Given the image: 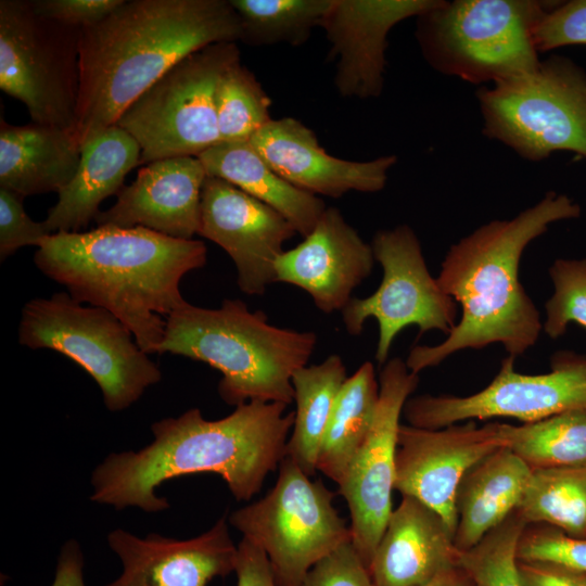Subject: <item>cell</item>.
Instances as JSON below:
<instances>
[{
  "label": "cell",
  "instance_id": "7a4b0ae2",
  "mask_svg": "<svg viewBox=\"0 0 586 586\" xmlns=\"http://www.w3.org/2000/svg\"><path fill=\"white\" fill-rule=\"evenodd\" d=\"M229 0H124L81 29L75 132L80 143L122 113L187 55L240 41Z\"/></svg>",
  "mask_w": 586,
  "mask_h": 586
},
{
  "label": "cell",
  "instance_id": "7402d4cb",
  "mask_svg": "<svg viewBox=\"0 0 586 586\" xmlns=\"http://www.w3.org/2000/svg\"><path fill=\"white\" fill-rule=\"evenodd\" d=\"M460 553L444 520L418 499L403 496L369 571L374 586H423L459 568Z\"/></svg>",
  "mask_w": 586,
  "mask_h": 586
},
{
  "label": "cell",
  "instance_id": "e575fe53",
  "mask_svg": "<svg viewBox=\"0 0 586 586\" xmlns=\"http://www.w3.org/2000/svg\"><path fill=\"white\" fill-rule=\"evenodd\" d=\"M518 560L547 563L586 574V538L543 524L526 526L518 545Z\"/></svg>",
  "mask_w": 586,
  "mask_h": 586
},
{
  "label": "cell",
  "instance_id": "8992f818",
  "mask_svg": "<svg viewBox=\"0 0 586 586\" xmlns=\"http://www.w3.org/2000/svg\"><path fill=\"white\" fill-rule=\"evenodd\" d=\"M557 2L436 0L416 17L415 36L436 72L470 84H497L540 62L534 29Z\"/></svg>",
  "mask_w": 586,
  "mask_h": 586
},
{
  "label": "cell",
  "instance_id": "603a6c76",
  "mask_svg": "<svg viewBox=\"0 0 586 586\" xmlns=\"http://www.w3.org/2000/svg\"><path fill=\"white\" fill-rule=\"evenodd\" d=\"M139 143L117 125L99 130L81 144L73 179L43 220L48 231L78 232L95 219L100 204L124 188L126 175L140 165Z\"/></svg>",
  "mask_w": 586,
  "mask_h": 586
},
{
  "label": "cell",
  "instance_id": "9c48e42d",
  "mask_svg": "<svg viewBox=\"0 0 586 586\" xmlns=\"http://www.w3.org/2000/svg\"><path fill=\"white\" fill-rule=\"evenodd\" d=\"M239 60L237 42L206 46L179 61L122 113L115 125L139 143L140 165L199 156L220 143L217 86Z\"/></svg>",
  "mask_w": 586,
  "mask_h": 586
},
{
  "label": "cell",
  "instance_id": "8d00e7d4",
  "mask_svg": "<svg viewBox=\"0 0 586 586\" xmlns=\"http://www.w3.org/2000/svg\"><path fill=\"white\" fill-rule=\"evenodd\" d=\"M24 196L0 188V259L3 262L18 249L35 245L50 235L43 221L33 220L23 205Z\"/></svg>",
  "mask_w": 586,
  "mask_h": 586
},
{
  "label": "cell",
  "instance_id": "44dd1931",
  "mask_svg": "<svg viewBox=\"0 0 586 586\" xmlns=\"http://www.w3.org/2000/svg\"><path fill=\"white\" fill-rule=\"evenodd\" d=\"M207 177L198 156H175L144 165L115 204L95 217L99 226L144 227L183 240L198 234Z\"/></svg>",
  "mask_w": 586,
  "mask_h": 586
},
{
  "label": "cell",
  "instance_id": "d6a6232c",
  "mask_svg": "<svg viewBox=\"0 0 586 586\" xmlns=\"http://www.w3.org/2000/svg\"><path fill=\"white\" fill-rule=\"evenodd\" d=\"M526 526L514 511L474 547L460 553V566L473 586H522L518 545Z\"/></svg>",
  "mask_w": 586,
  "mask_h": 586
},
{
  "label": "cell",
  "instance_id": "4fadbf2b",
  "mask_svg": "<svg viewBox=\"0 0 586 586\" xmlns=\"http://www.w3.org/2000/svg\"><path fill=\"white\" fill-rule=\"evenodd\" d=\"M514 358L508 356L502 359L493 381L475 394L409 398L403 409L408 424L435 430L496 417L530 423L563 411L586 408V356L557 353L551 359V370L543 374L517 372Z\"/></svg>",
  "mask_w": 586,
  "mask_h": 586
},
{
  "label": "cell",
  "instance_id": "cb8c5ba5",
  "mask_svg": "<svg viewBox=\"0 0 586 586\" xmlns=\"http://www.w3.org/2000/svg\"><path fill=\"white\" fill-rule=\"evenodd\" d=\"M81 145L74 129L1 119L0 188L22 196L60 192L75 176Z\"/></svg>",
  "mask_w": 586,
  "mask_h": 586
},
{
  "label": "cell",
  "instance_id": "3957f363",
  "mask_svg": "<svg viewBox=\"0 0 586 586\" xmlns=\"http://www.w3.org/2000/svg\"><path fill=\"white\" fill-rule=\"evenodd\" d=\"M206 260L200 240L115 226L52 233L34 255L36 267L73 298L122 320L148 355L157 354L166 318L188 303L181 279Z\"/></svg>",
  "mask_w": 586,
  "mask_h": 586
},
{
  "label": "cell",
  "instance_id": "836d02e7",
  "mask_svg": "<svg viewBox=\"0 0 586 586\" xmlns=\"http://www.w3.org/2000/svg\"><path fill=\"white\" fill-rule=\"evenodd\" d=\"M549 275L553 293L545 304V333L558 339L565 333L570 322L586 329V258L556 259Z\"/></svg>",
  "mask_w": 586,
  "mask_h": 586
},
{
  "label": "cell",
  "instance_id": "1f68e13d",
  "mask_svg": "<svg viewBox=\"0 0 586 586\" xmlns=\"http://www.w3.org/2000/svg\"><path fill=\"white\" fill-rule=\"evenodd\" d=\"M271 99L255 75L241 63H232L221 75L216 91L220 142H244L272 118Z\"/></svg>",
  "mask_w": 586,
  "mask_h": 586
},
{
  "label": "cell",
  "instance_id": "d590c367",
  "mask_svg": "<svg viewBox=\"0 0 586 586\" xmlns=\"http://www.w3.org/2000/svg\"><path fill=\"white\" fill-rule=\"evenodd\" d=\"M534 43L538 52L569 44H586V0L556 3L537 23Z\"/></svg>",
  "mask_w": 586,
  "mask_h": 586
},
{
  "label": "cell",
  "instance_id": "4316f807",
  "mask_svg": "<svg viewBox=\"0 0 586 586\" xmlns=\"http://www.w3.org/2000/svg\"><path fill=\"white\" fill-rule=\"evenodd\" d=\"M380 386L374 366L364 362L343 383L319 448L317 470L337 485L375 419Z\"/></svg>",
  "mask_w": 586,
  "mask_h": 586
},
{
  "label": "cell",
  "instance_id": "4dcf8cb0",
  "mask_svg": "<svg viewBox=\"0 0 586 586\" xmlns=\"http://www.w3.org/2000/svg\"><path fill=\"white\" fill-rule=\"evenodd\" d=\"M241 29L240 41L260 47L304 44L320 24L332 0H229Z\"/></svg>",
  "mask_w": 586,
  "mask_h": 586
},
{
  "label": "cell",
  "instance_id": "7c38bea8",
  "mask_svg": "<svg viewBox=\"0 0 586 586\" xmlns=\"http://www.w3.org/2000/svg\"><path fill=\"white\" fill-rule=\"evenodd\" d=\"M371 246L383 268L381 284L368 297H352L342 319L351 335L360 334L368 319L377 320L374 357L384 365L405 328L418 327L419 336L431 330L447 335L456 326L457 303L429 272L420 241L408 225L378 231Z\"/></svg>",
  "mask_w": 586,
  "mask_h": 586
},
{
  "label": "cell",
  "instance_id": "2e32d148",
  "mask_svg": "<svg viewBox=\"0 0 586 586\" xmlns=\"http://www.w3.org/2000/svg\"><path fill=\"white\" fill-rule=\"evenodd\" d=\"M296 230L279 212L228 181L207 176L198 234L224 249L247 295H263L276 282L275 265Z\"/></svg>",
  "mask_w": 586,
  "mask_h": 586
},
{
  "label": "cell",
  "instance_id": "52a82bcc",
  "mask_svg": "<svg viewBox=\"0 0 586 586\" xmlns=\"http://www.w3.org/2000/svg\"><path fill=\"white\" fill-rule=\"evenodd\" d=\"M18 342L31 349H53L80 366L98 384L110 411L130 407L162 372L132 332L111 311L82 305L68 292L28 301Z\"/></svg>",
  "mask_w": 586,
  "mask_h": 586
},
{
  "label": "cell",
  "instance_id": "6da1fadb",
  "mask_svg": "<svg viewBox=\"0 0 586 586\" xmlns=\"http://www.w3.org/2000/svg\"><path fill=\"white\" fill-rule=\"evenodd\" d=\"M283 403L249 402L225 418L207 420L199 408L151 425L153 441L139 450L110 454L91 474L90 499L116 510L169 508L156 495L164 482L193 473L222 477L234 498L249 501L286 456L295 411Z\"/></svg>",
  "mask_w": 586,
  "mask_h": 586
},
{
  "label": "cell",
  "instance_id": "7bdbcfd3",
  "mask_svg": "<svg viewBox=\"0 0 586 586\" xmlns=\"http://www.w3.org/2000/svg\"><path fill=\"white\" fill-rule=\"evenodd\" d=\"M423 586H473V583L461 566H459L441 574Z\"/></svg>",
  "mask_w": 586,
  "mask_h": 586
},
{
  "label": "cell",
  "instance_id": "30bf717a",
  "mask_svg": "<svg viewBox=\"0 0 586 586\" xmlns=\"http://www.w3.org/2000/svg\"><path fill=\"white\" fill-rule=\"evenodd\" d=\"M335 495L285 456L268 494L233 511L228 522L265 551L277 586H304L319 560L352 542Z\"/></svg>",
  "mask_w": 586,
  "mask_h": 586
},
{
  "label": "cell",
  "instance_id": "d6986e66",
  "mask_svg": "<svg viewBox=\"0 0 586 586\" xmlns=\"http://www.w3.org/2000/svg\"><path fill=\"white\" fill-rule=\"evenodd\" d=\"M366 243L335 207H327L311 232L276 262V282L306 291L324 314L343 310L374 266Z\"/></svg>",
  "mask_w": 586,
  "mask_h": 586
},
{
  "label": "cell",
  "instance_id": "d4e9b609",
  "mask_svg": "<svg viewBox=\"0 0 586 586\" xmlns=\"http://www.w3.org/2000/svg\"><path fill=\"white\" fill-rule=\"evenodd\" d=\"M532 471L520 457L502 447L464 474L456 494L455 546L460 552L474 547L517 510Z\"/></svg>",
  "mask_w": 586,
  "mask_h": 586
},
{
  "label": "cell",
  "instance_id": "277c9868",
  "mask_svg": "<svg viewBox=\"0 0 586 586\" xmlns=\"http://www.w3.org/2000/svg\"><path fill=\"white\" fill-rule=\"evenodd\" d=\"M579 215L571 198L548 192L515 217L484 224L453 244L436 279L460 305L461 318L440 344L413 346L408 369L419 374L459 351L495 343L513 357L534 346L543 323L519 280L522 254L551 224Z\"/></svg>",
  "mask_w": 586,
  "mask_h": 586
},
{
  "label": "cell",
  "instance_id": "74e56055",
  "mask_svg": "<svg viewBox=\"0 0 586 586\" xmlns=\"http://www.w3.org/2000/svg\"><path fill=\"white\" fill-rule=\"evenodd\" d=\"M304 586H374L370 571L352 542L319 560L307 573Z\"/></svg>",
  "mask_w": 586,
  "mask_h": 586
},
{
  "label": "cell",
  "instance_id": "8fae6325",
  "mask_svg": "<svg viewBox=\"0 0 586 586\" xmlns=\"http://www.w3.org/2000/svg\"><path fill=\"white\" fill-rule=\"evenodd\" d=\"M80 33L37 14L28 0L0 1V88L33 123L75 130Z\"/></svg>",
  "mask_w": 586,
  "mask_h": 586
},
{
  "label": "cell",
  "instance_id": "ac0fdd59",
  "mask_svg": "<svg viewBox=\"0 0 586 586\" xmlns=\"http://www.w3.org/2000/svg\"><path fill=\"white\" fill-rule=\"evenodd\" d=\"M106 540L123 570L104 586H207L235 570L238 546L230 537L226 517L189 539L155 533L141 538L115 528Z\"/></svg>",
  "mask_w": 586,
  "mask_h": 586
},
{
  "label": "cell",
  "instance_id": "484cf974",
  "mask_svg": "<svg viewBox=\"0 0 586 586\" xmlns=\"http://www.w3.org/2000/svg\"><path fill=\"white\" fill-rule=\"evenodd\" d=\"M207 176L228 181L269 205L308 235L327 208L320 196L303 191L277 174L250 141L220 142L199 156Z\"/></svg>",
  "mask_w": 586,
  "mask_h": 586
},
{
  "label": "cell",
  "instance_id": "ffe728a7",
  "mask_svg": "<svg viewBox=\"0 0 586 586\" xmlns=\"http://www.w3.org/2000/svg\"><path fill=\"white\" fill-rule=\"evenodd\" d=\"M254 149L294 187L329 198H341L349 191H381L396 155L370 161H348L330 155L316 133L294 117L271 119L250 140Z\"/></svg>",
  "mask_w": 586,
  "mask_h": 586
},
{
  "label": "cell",
  "instance_id": "5b68a950",
  "mask_svg": "<svg viewBox=\"0 0 586 586\" xmlns=\"http://www.w3.org/2000/svg\"><path fill=\"white\" fill-rule=\"evenodd\" d=\"M316 343L315 332L272 326L264 311L227 298L218 308L187 303L174 310L157 354L183 356L218 370V393L228 405H290L292 375L307 365Z\"/></svg>",
  "mask_w": 586,
  "mask_h": 586
},
{
  "label": "cell",
  "instance_id": "83f0119b",
  "mask_svg": "<svg viewBox=\"0 0 586 586\" xmlns=\"http://www.w3.org/2000/svg\"><path fill=\"white\" fill-rule=\"evenodd\" d=\"M347 379L342 358L332 354L318 365L304 366L292 375L296 410L286 457L308 476L317 471L319 448L336 396Z\"/></svg>",
  "mask_w": 586,
  "mask_h": 586
},
{
  "label": "cell",
  "instance_id": "9a60e30c",
  "mask_svg": "<svg viewBox=\"0 0 586 586\" xmlns=\"http://www.w3.org/2000/svg\"><path fill=\"white\" fill-rule=\"evenodd\" d=\"M499 424L469 420L435 430L400 424L394 489L434 510L455 535L458 486L473 466L506 447Z\"/></svg>",
  "mask_w": 586,
  "mask_h": 586
},
{
  "label": "cell",
  "instance_id": "60d3db41",
  "mask_svg": "<svg viewBox=\"0 0 586 586\" xmlns=\"http://www.w3.org/2000/svg\"><path fill=\"white\" fill-rule=\"evenodd\" d=\"M522 586H586V574L547 563L519 561Z\"/></svg>",
  "mask_w": 586,
  "mask_h": 586
},
{
  "label": "cell",
  "instance_id": "ab89813d",
  "mask_svg": "<svg viewBox=\"0 0 586 586\" xmlns=\"http://www.w3.org/2000/svg\"><path fill=\"white\" fill-rule=\"evenodd\" d=\"M237 586H277L265 551L249 538L238 545Z\"/></svg>",
  "mask_w": 586,
  "mask_h": 586
},
{
  "label": "cell",
  "instance_id": "ba28073f",
  "mask_svg": "<svg viewBox=\"0 0 586 586\" xmlns=\"http://www.w3.org/2000/svg\"><path fill=\"white\" fill-rule=\"evenodd\" d=\"M485 137L540 162L569 151L586 158V74L552 55L531 72L476 91Z\"/></svg>",
  "mask_w": 586,
  "mask_h": 586
},
{
  "label": "cell",
  "instance_id": "f35d334b",
  "mask_svg": "<svg viewBox=\"0 0 586 586\" xmlns=\"http://www.w3.org/2000/svg\"><path fill=\"white\" fill-rule=\"evenodd\" d=\"M124 0H31L35 12L61 24L86 28L118 8Z\"/></svg>",
  "mask_w": 586,
  "mask_h": 586
},
{
  "label": "cell",
  "instance_id": "f546056e",
  "mask_svg": "<svg viewBox=\"0 0 586 586\" xmlns=\"http://www.w3.org/2000/svg\"><path fill=\"white\" fill-rule=\"evenodd\" d=\"M499 428L506 447L532 469L586 463V408Z\"/></svg>",
  "mask_w": 586,
  "mask_h": 586
},
{
  "label": "cell",
  "instance_id": "5bb4252c",
  "mask_svg": "<svg viewBox=\"0 0 586 586\" xmlns=\"http://www.w3.org/2000/svg\"><path fill=\"white\" fill-rule=\"evenodd\" d=\"M418 383L403 359L383 365L373 425L339 485L349 509L352 544L368 569L393 511L399 418Z\"/></svg>",
  "mask_w": 586,
  "mask_h": 586
},
{
  "label": "cell",
  "instance_id": "f1b7e54d",
  "mask_svg": "<svg viewBox=\"0 0 586 586\" xmlns=\"http://www.w3.org/2000/svg\"><path fill=\"white\" fill-rule=\"evenodd\" d=\"M515 512L528 524H546L586 538V463L533 469Z\"/></svg>",
  "mask_w": 586,
  "mask_h": 586
},
{
  "label": "cell",
  "instance_id": "e0dca14e",
  "mask_svg": "<svg viewBox=\"0 0 586 586\" xmlns=\"http://www.w3.org/2000/svg\"><path fill=\"white\" fill-rule=\"evenodd\" d=\"M436 0H332L320 28L336 59L334 86L343 98H378L384 87L387 37Z\"/></svg>",
  "mask_w": 586,
  "mask_h": 586
},
{
  "label": "cell",
  "instance_id": "b9f144b4",
  "mask_svg": "<svg viewBox=\"0 0 586 586\" xmlns=\"http://www.w3.org/2000/svg\"><path fill=\"white\" fill-rule=\"evenodd\" d=\"M84 566L85 559L79 544L75 539L67 540L58 556L51 586H86Z\"/></svg>",
  "mask_w": 586,
  "mask_h": 586
}]
</instances>
